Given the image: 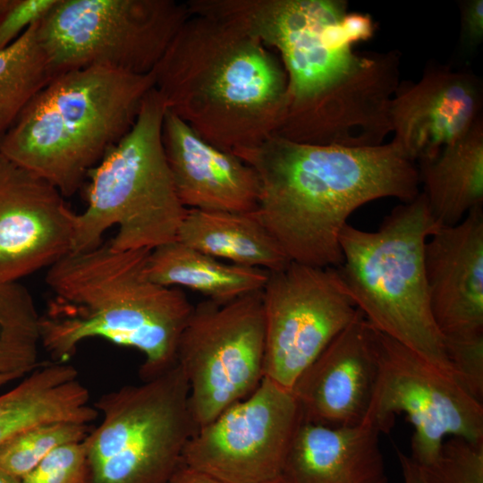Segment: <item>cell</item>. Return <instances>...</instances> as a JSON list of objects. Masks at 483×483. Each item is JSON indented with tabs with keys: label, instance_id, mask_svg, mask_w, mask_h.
Masks as SVG:
<instances>
[{
	"label": "cell",
	"instance_id": "1",
	"mask_svg": "<svg viewBox=\"0 0 483 483\" xmlns=\"http://www.w3.org/2000/svg\"><path fill=\"white\" fill-rule=\"evenodd\" d=\"M221 13L279 55L287 89L274 136L348 148L384 144L400 54L353 49L372 38L370 16L348 13L343 0H225Z\"/></svg>",
	"mask_w": 483,
	"mask_h": 483
},
{
	"label": "cell",
	"instance_id": "2",
	"mask_svg": "<svg viewBox=\"0 0 483 483\" xmlns=\"http://www.w3.org/2000/svg\"><path fill=\"white\" fill-rule=\"evenodd\" d=\"M256 172L254 214L292 262L339 267L340 233L362 205L382 198L403 203L419 194V172L393 142L348 148L271 136L234 153Z\"/></svg>",
	"mask_w": 483,
	"mask_h": 483
},
{
	"label": "cell",
	"instance_id": "3",
	"mask_svg": "<svg viewBox=\"0 0 483 483\" xmlns=\"http://www.w3.org/2000/svg\"><path fill=\"white\" fill-rule=\"evenodd\" d=\"M189 12L151 72L154 89L212 145L233 154L258 147L276 133L285 109L279 57L236 21Z\"/></svg>",
	"mask_w": 483,
	"mask_h": 483
},
{
	"label": "cell",
	"instance_id": "4",
	"mask_svg": "<svg viewBox=\"0 0 483 483\" xmlns=\"http://www.w3.org/2000/svg\"><path fill=\"white\" fill-rule=\"evenodd\" d=\"M150 250H117L107 242L70 252L48 267L52 297L39 317V336L55 361L68 362L82 342L103 338L143 354V381L176 363L194 306L179 288L148 278Z\"/></svg>",
	"mask_w": 483,
	"mask_h": 483
},
{
	"label": "cell",
	"instance_id": "5",
	"mask_svg": "<svg viewBox=\"0 0 483 483\" xmlns=\"http://www.w3.org/2000/svg\"><path fill=\"white\" fill-rule=\"evenodd\" d=\"M153 77L89 66L53 77L0 140V153L72 196L133 126Z\"/></svg>",
	"mask_w": 483,
	"mask_h": 483
},
{
	"label": "cell",
	"instance_id": "6",
	"mask_svg": "<svg viewBox=\"0 0 483 483\" xmlns=\"http://www.w3.org/2000/svg\"><path fill=\"white\" fill-rule=\"evenodd\" d=\"M440 227L419 192L394 208L377 231L346 224L339 238L338 270L376 329L454 377L432 315L424 264L427 241Z\"/></svg>",
	"mask_w": 483,
	"mask_h": 483
},
{
	"label": "cell",
	"instance_id": "7",
	"mask_svg": "<svg viewBox=\"0 0 483 483\" xmlns=\"http://www.w3.org/2000/svg\"><path fill=\"white\" fill-rule=\"evenodd\" d=\"M165 106L154 87L128 133L87 174V206L73 219L72 252L108 242L117 250H153L176 240L187 208L180 201L162 141Z\"/></svg>",
	"mask_w": 483,
	"mask_h": 483
},
{
	"label": "cell",
	"instance_id": "8",
	"mask_svg": "<svg viewBox=\"0 0 483 483\" xmlns=\"http://www.w3.org/2000/svg\"><path fill=\"white\" fill-rule=\"evenodd\" d=\"M94 407L103 418L84 439L91 483L171 482L197 431L177 362L140 385L103 394Z\"/></svg>",
	"mask_w": 483,
	"mask_h": 483
},
{
	"label": "cell",
	"instance_id": "9",
	"mask_svg": "<svg viewBox=\"0 0 483 483\" xmlns=\"http://www.w3.org/2000/svg\"><path fill=\"white\" fill-rule=\"evenodd\" d=\"M189 15L174 0H57L37 35L52 78L89 66L148 74Z\"/></svg>",
	"mask_w": 483,
	"mask_h": 483
},
{
	"label": "cell",
	"instance_id": "10",
	"mask_svg": "<svg viewBox=\"0 0 483 483\" xmlns=\"http://www.w3.org/2000/svg\"><path fill=\"white\" fill-rule=\"evenodd\" d=\"M264 356L262 291L194 306L176 362L188 382L197 430L255 391L264 377Z\"/></svg>",
	"mask_w": 483,
	"mask_h": 483
},
{
	"label": "cell",
	"instance_id": "11",
	"mask_svg": "<svg viewBox=\"0 0 483 483\" xmlns=\"http://www.w3.org/2000/svg\"><path fill=\"white\" fill-rule=\"evenodd\" d=\"M375 328V327H374ZM378 375L367 423L380 434L405 413L414 428L411 458L426 467L446 436L483 440V405L452 375L375 328Z\"/></svg>",
	"mask_w": 483,
	"mask_h": 483
},
{
	"label": "cell",
	"instance_id": "12",
	"mask_svg": "<svg viewBox=\"0 0 483 483\" xmlns=\"http://www.w3.org/2000/svg\"><path fill=\"white\" fill-rule=\"evenodd\" d=\"M262 296L264 377L288 389L361 313L338 267L291 261L268 273Z\"/></svg>",
	"mask_w": 483,
	"mask_h": 483
},
{
	"label": "cell",
	"instance_id": "13",
	"mask_svg": "<svg viewBox=\"0 0 483 483\" xmlns=\"http://www.w3.org/2000/svg\"><path fill=\"white\" fill-rule=\"evenodd\" d=\"M302 421L292 390L264 377L248 397L195 432L182 463L225 483L274 481Z\"/></svg>",
	"mask_w": 483,
	"mask_h": 483
},
{
	"label": "cell",
	"instance_id": "14",
	"mask_svg": "<svg viewBox=\"0 0 483 483\" xmlns=\"http://www.w3.org/2000/svg\"><path fill=\"white\" fill-rule=\"evenodd\" d=\"M74 216L52 183L0 153V281L18 282L72 252Z\"/></svg>",
	"mask_w": 483,
	"mask_h": 483
},
{
	"label": "cell",
	"instance_id": "15",
	"mask_svg": "<svg viewBox=\"0 0 483 483\" xmlns=\"http://www.w3.org/2000/svg\"><path fill=\"white\" fill-rule=\"evenodd\" d=\"M483 87L471 72L425 69L417 82H400L390 106L393 142L411 161L436 157L482 119Z\"/></svg>",
	"mask_w": 483,
	"mask_h": 483
},
{
	"label": "cell",
	"instance_id": "16",
	"mask_svg": "<svg viewBox=\"0 0 483 483\" xmlns=\"http://www.w3.org/2000/svg\"><path fill=\"white\" fill-rule=\"evenodd\" d=\"M377 375L375 328L361 312L301 373L291 390L303 421L356 426L365 420Z\"/></svg>",
	"mask_w": 483,
	"mask_h": 483
},
{
	"label": "cell",
	"instance_id": "17",
	"mask_svg": "<svg viewBox=\"0 0 483 483\" xmlns=\"http://www.w3.org/2000/svg\"><path fill=\"white\" fill-rule=\"evenodd\" d=\"M426 279L432 315L442 335L483 333V206L427 241Z\"/></svg>",
	"mask_w": 483,
	"mask_h": 483
},
{
	"label": "cell",
	"instance_id": "18",
	"mask_svg": "<svg viewBox=\"0 0 483 483\" xmlns=\"http://www.w3.org/2000/svg\"><path fill=\"white\" fill-rule=\"evenodd\" d=\"M162 141L176 193L186 208L256 210L259 182L253 168L202 139L166 108Z\"/></svg>",
	"mask_w": 483,
	"mask_h": 483
},
{
	"label": "cell",
	"instance_id": "19",
	"mask_svg": "<svg viewBox=\"0 0 483 483\" xmlns=\"http://www.w3.org/2000/svg\"><path fill=\"white\" fill-rule=\"evenodd\" d=\"M379 435L364 422L330 427L302 421L280 478L284 483H388Z\"/></svg>",
	"mask_w": 483,
	"mask_h": 483
},
{
	"label": "cell",
	"instance_id": "20",
	"mask_svg": "<svg viewBox=\"0 0 483 483\" xmlns=\"http://www.w3.org/2000/svg\"><path fill=\"white\" fill-rule=\"evenodd\" d=\"M98 414L73 366L58 361L39 365L0 394V447L30 428L52 422L89 424Z\"/></svg>",
	"mask_w": 483,
	"mask_h": 483
},
{
	"label": "cell",
	"instance_id": "21",
	"mask_svg": "<svg viewBox=\"0 0 483 483\" xmlns=\"http://www.w3.org/2000/svg\"><path fill=\"white\" fill-rule=\"evenodd\" d=\"M176 240L223 261L267 272L291 262L254 212L187 208Z\"/></svg>",
	"mask_w": 483,
	"mask_h": 483
},
{
	"label": "cell",
	"instance_id": "22",
	"mask_svg": "<svg viewBox=\"0 0 483 483\" xmlns=\"http://www.w3.org/2000/svg\"><path fill=\"white\" fill-rule=\"evenodd\" d=\"M429 210L441 226L461 222L483 206V119L434 157L419 161Z\"/></svg>",
	"mask_w": 483,
	"mask_h": 483
},
{
	"label": "cell",
	"instance_id": "23",
	"mask_svg": "<svg viewBox=\"0 0 483 483\" xmlns=\"http://www.w3.org/2000/svg\"><path fill=\"white\" fill-rule=\"evenodd\" d=\"M146 273L160 285L186 287L225 303L262 291L269 272L223 261L174 240L150 250Z\"/></svg>",
	"mask_w": 483,
	"mask_h": 483
},
{
	"label": "cell",
	"instance_id": "24",
	"mask_svg": "<svg viewBox=\"0 0 483 483\" xmlns=\"http://www.w3.org/2000/svg\"><path fill=\"white\" fill-rule=\"evenodd\" d=\"M38 22L0 51V140L28 102L52 79L37 35Z\"/></svg>",
	"mask_w": 483,
	"mask_h": 483
},
{
	"label": "cell",
	"instance_id": "25",
	"mask_svg": "<svg viewBox=\"0 0 483 483\" xmlns=\"http://www.w3.org/2000/svg\"><path fill=\"white\" fill-rule=\"evenodd\" d=\"M39 317L25 287L0 281V372L24 376L38 366Z\"/></svg>",
	"mask_w": 483,
	"mask_h": 483
},
{
	"label": "cell",
	"instance_id": "26",
	"mask_svg": "<svg viewBox=\"0 0 483 483\" xmlns=\"http://www.w3.org/2000/svg\"><path fill=\"white\" fill-rule=\"evenodd\" d=\"M89 424L52 422L24 430L0 447V470L21 479L55 448L83 441Z\"/></svg>",
	"mask_w": 483,
	"mask_h": 483
},
{
	"label": "cell",
	"instance_id": "27",
	"mask_svg": "<svg viewBox=\"0 0 483 483\" xmlns=\"http://www.w3.org/2000/svg\"><path fill=\"white\" fill-rule=\"evenodd\" d=\"M419 468L428 483H483V440L452 436L432 463Z\"/></svg>",
	"mask_w": 483,
	"mask_h": 483
},
{
	"label": "cell",
	"instance_id": "28",
	"mask_svg": "<svg viewBox=\"0 0 483 483\" xmlns=\"http://www.w3.org/2000/svg\"><path fill=\"white\" fill-rule=\"evenodd\" d=\"M91 469L84 440L63 445L48 453L22 483H91Z\"/></svg>",
	"mask_w": 483,
	"mask_h": 483
},
{
	"label": "cell",
	"instance_id": "29",
	"mask_svg": "<svg viewBox=\"0 0 483 483\" xmlns=\"http://www.w3.org/2000/svg\"><path fill=\"white\" fill-rule=\"evenodd\" d=\"M454 377L477 400H483V333L445 337Z\"/></svg>",
	"mask_w": 483,
	"mask_h": 483
},
{
	"label": "cell",
	"instance_id": "30",
	"mask_svg": "<svg viewBox=\"0 0 483 483\" xmlns=\"http://www.w3.org/2000/svg\"><path fill=\"white\" fill-rule=\"evenodd\" d=\"M56 3L57 0H10L0 13V51L40 21Z\"/></svg>",
	"mask_w": 483,
	"mask_h": 483
},
{
	"label": "cell",
	"instance_id": "31",
	"mask_svg": "<svg viewBox=\"0 0 483 483\" xmlns=\"http://www.w3.org/2000/svg\"><path fill=\"white\" fill-rule=\"evenodd\" d=\"M461 34L463 48L472 52L483 39V1L465 0L460 3Z\"/></svg>",
	"mask_w": 483,
	"mask_h": 483
},
{
	"label": "cell",
	"instance_id": "32",
	"mask_svg": "<svg viewBox=\"0 0 483 483\" xmlns=\"http://www.w3.org/2000/svg\"><path fill=\"white\" fill-rule=\"evenodd\" d=\"M170 483H225L205 474L189 469L183 463ZM267 483H284L281 478Z\"/></svg>",
	"mask_w": 483,
	"mask_h": 483
},
{
	"label": "cell",
	"instance_id": "33",
	"mask_svg": "<svg viewBox=\"0 0 483 483\" xmlns=\"http://www.w3.org/2000/svg\"><path fill=\"white\" fill-rule=\"evenodd\" d=\"M397 457L401 466L404 483H428L418 464L401 450L397 449Z\"/></svg>",
	"mask_w": 483,
	"mask_h": 483
},
{
	"label": "cell",
	"instance_id": "34",
	"mask_svg": "<svg viewBox=\"0 0 483 483\" xmlns=\"http://www.w3.org/2000/svg\"><path fill=\"white\" fill-rule=\"evenodd\" d=\"M23 377L19 373H2L0 372V386Z\"/></svg>",
	"mask_w": 483,
	"mask_h": 483
},
{
	"label": "cell",
	"instance_id": "35",
	"mask_svg": "<svg viewBox=\"0 0 483 483\" xmlns=\"http://www.w3.org/2000/svg\"><path fill=\"white\" fill-rule=\"evenodd\" d=\"M0 483H22L21 479L15 478L0 470Z\"/></svg>",
	"mask_w": 483,
	"mask_h": 483
},
{
	"label": "cell",
	"instance_id": "36",
	"mask_svg": "<svg viewBox=\"0 0 483 483\" xmlns=\"http://www.w3.org/2000/svg\"><path fill=\"white\" fill-rule=\"evenodd\" d=\"M10 0H0V13L8 5Z\"/></svg>",
	"mask_w": 483,
	"mask_h": 483
}]
</instances>
